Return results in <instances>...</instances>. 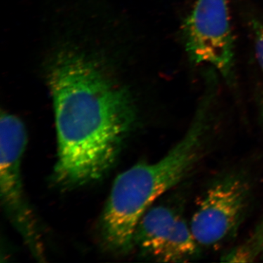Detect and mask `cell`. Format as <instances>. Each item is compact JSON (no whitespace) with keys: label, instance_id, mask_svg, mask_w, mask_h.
Instances as JSON below:
<instances>
[{"label":"cell","instance_id":"cell-1","mask_svg":"<svg viewBox=\"0 0 263 263\" xmlns=\"http://www.w3.org/2000/svg\"><path fill=\"white\" fill-rule=\"evenodd\" d=\"M44 73L56 124L53 181L73 189L103 179L138 122L133 95L98 58L70 45L50 53Z\"/></svg>","mask_w":263,"mask_h":263},{"label":"cell","instance_id":"cell-2","mask_svg":"<svg viewBox=\"0 0 263 263\" xmlns=\"http://www.w3.org/2000/svg\"><path fill=\"white\" fill-rule=\"evenodd\" d=\"M213 109L212 102L201 100L186 133L163 157L135 164L116 178L99 221L105 250L117 255L130 252L135 231L146 211L196 168L214 135Z\"/></svg>","mask_w":263,"mask_h":263},{"label":"cell","instance_id":"cell-3","mask_svg":"<svg viewBox=\"0 0 263 263\" xmlns=\"http://www.w3.org/2000/svg\"><path fill=\"white\" fill-rule=\"evenodd\" d=\"M27 143L23 122L13 114L0 117V200L5 215L24 245L38 262L46 261V249L37 218L24 193L22 161Z\"/></svg>","mask_w":263,"mask_h":263},{"label":"cell","instance_id":"cell-4","mask_svg":"<svg viewBox=\"0 0 263 263\" xmlns=\"http://www.w3.org/2000/svg\"><path fill=\"white\" fill-rule=\"evenodd\" d=\"M252 181L232 171L216 176L205 189L190 221L201 248H218L238 233L252 200Z\"/></svg>","mask_w":263,"mask_h":263},{"label":"cell","instance_id":"cell-5","mask_svg":"<svg viewBox=\"0 0 263 263\" xmlns=\"http://www.w3.org/2000/svg\"><path fill=\"white\" fill-rule=\"evenodd\" d=\"M189 58L214 66L228 82L234 78V41L228 0H197L183 26Z\"/></svg>","mask_w":263,"mask_h":263},{"label":"cell","instance_id":"cell-6","mask_svg":"<svg viewBox=\"0 0 263 263\" xmlns=\"http://www.w3.org/2000/svg\"><path fill=\"white\" fill-rule=\"evenodd\" d=\"M186 195L184 190L154 204L141 218L133 237V249L146 258L157 261L161 251L183 216Z\"/></svg>","mask_w":263,"mask_h":263},{"label":"cell","instance_id":"cell-7","mask_svg":"<svg viewBox=\"0 0 263 263\" xmlns=\"http://www.w3.org/2000/svg\"><path fill=\"white\" fill-rule=\"evenodd\" d=\"M202 248L194 236L190 222L181 217L174 233L161 251L157 262H186L200 256Z\"/></svg>","mask_w":263,"mask_h":263},{"label":"cell","instance_id":"cell-8","mask_svg":"<svg viewBox=\"0 0 263 263\" xmlns=\"http://www.w3.org/2000/svg\"><path fill=\"white\" fill-rule=\"evenodd\" d=\"M252 27L254 35L256 56L259 65L263 70V22L254 19L252 21Z\"/></svg>","mask_w":263,"mask_h":263},{"label":"cell","instance_id":"cell-9","mask_svg":"<svg viewBox=\"0 0 263 263\" xmlns=\"http://www.w3.org/2000/svg\"><path fill=\"white\" fill-rule=\"evenodd\" d=\"M259 231H260V236H261V257L263 258V221L258 226Z\"/></svg>","mask_w":263,"mask_h":263},{"label":"cell","instance_id":"cell-10","mask_svg":"<svg viewBox=\"0 0 263 263\" xmlns=\"http://www.w3.org/2000/svg\"><path fill=\"white\" fill-rule=\"evenodd\" d=\"M262 119H263V104H262Z\"/></svg>","mask_w":263,"mask_h":263}]
</instances>
